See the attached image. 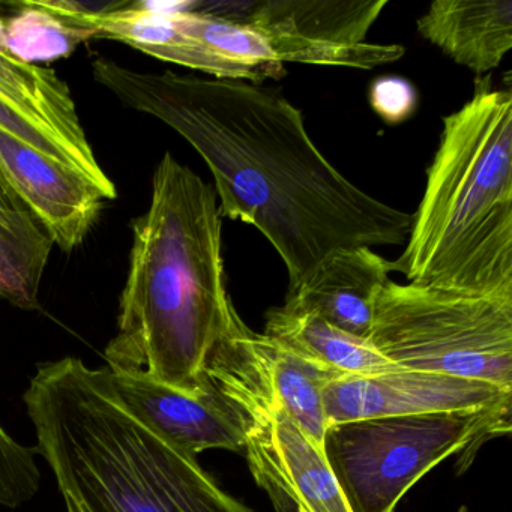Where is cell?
Wrapping results in <instances>:
<instances>
[{
    "instance_id": "obj_16",
    "label": "cell",
    "mask_w": 512,
    "mask_h": 512,
    "mask_svg": "<svg viewBox=\"0 0 512 512\" xmlns=\"http://www.w3.org/2000/svg\"><path fill=\"white\" fill-rule=\"evenodd\" d=\"M263 334L340 376H377L401 370L380 355L368 338L349 334L316 314L272 308L266 314Z\"/></svg>"
},
{
    "instance_id": "obj_17",
    "label": "cell",
    "mask_w": 512,
    "mask_h": 512,
    "mask_svg": "<svg viewBox=\"0 0 512 512\" xmlns=\"http://www.w3.org/2000/svg\"><path fill=\"white\" fill-rule=\"evenodd\" d=\"M0 98L22 110L83 157L97 160L67 83L49 68L17 58L0 40Z\"/></svg>"
},
{
    "instance_id": "obj_11",
    "label": "cell",
    "mask_w": 512,
    "mask_h": 512,
    "mask_svg": "<svg viewBox=\"0 0 512 512\" xmlns=\"http://www.w3.org/2000/svg\"><path fill=\"white\" fill-rule=\"evenodd\" d=\"M0 176L65 253L85 242L107 200L82 173L2 130Z\"/></svg>"
},
{
    "instance_id": "obj_20",
    "label": "cell",
    "mask_w": 512,
    "mask_h": 512,
    "mask_svg": "<svg viewBox=\"0 0 512 512\" xmlns=\"http://www.w3.org/2000/svg\"><path fill=\"white\" fill-rule=\"evenodd\" d=\"M0 130L16 137L20 142L32 146L46 157L53 158L76 172L82 173L92 184L100 188L107 200L116 199L118 196L115 184L101 169L98 160H89V158L83 157L61 137L52 133L49 128L44 127L17 107L11 106L2 98H0Z\"/></svg>"
},
{
    "instance_id": "obj_21",
    "label": "cell",
    "mask_w": 512,
    "mask_h": 512,
    "mask_svg": "<svg viewBox=\"0 0 512 512\" xmlns=\"http://www.w3.org/2000/svg\"><path fill=\"white\" fill-rule=\"evenodd\" d=\"M374 112L389 124H398L415 112L416 91L407 80L385 77L374 82L370 91Z\"/></svg>"
},
{
    "instance_id": "obj_10",
    "label": "cell",
    "mask_w": 512,
    "mask_h": 512,
    "mask_svg": "<svg viewBox=\"0 0 512 512\" xmlns=\"http://www.w3.org/2000/svg\"><path fill=\"white\" fill-rule=\"evenodd\" d=\"M221 400L241 424L254 481L274 482L304 512H352L323 449L286 410L265 401Z\"/></svg>"
},
{
    "instance_id": "obj_12",
    "label": "cell",
    "mask_w": 512,
    "mask_h": 512,
    "mask_svg": "<svg viewBox=\"0 0 512 512\" xmlns=\"http://www.w3.org/2000/svg\"><path fill=\"white\" fill-rule=\"evenodd\" d=\"M109 377L122 403L185 454L244 451L238 418L209 383L202 394L190 395L137 374L109 370Z\"/></svg>"
},
{
    "instance_id": "obj_5",
    "label": "cell",
    "mask_w": 512,
    "mask_h": 512,
    "mask_svg": "<svg viewBox=\"0 0 512 512\" xmlns=\"http://www.w3.org/2000/svg\"><path fill=\"white\" fill-rule=\"evenodd\" d=\"M368 340L397 367L512 391V298L389 280Z\"/></svg>"
},
{
    "instance_id": "obj_22",
    "label": "cell",
    "mask_w": 512,
    "mask_h": 512,
    "mask_svg": "<svg viewBox=\"0 0 512 512\" xmlns=\"http://www.w3.org/2000/svg\"><path fill=\"white\" fill-rule=\"evenodd\" d=\"M37 221L22 200L8 187L7 182L0 176V223L7 226H23Z\"/></svg>"
},
{
    "instance_id": "obj_18",
    "label": "cell",
    "mask_w": 512,
    "mask_h": 512,
    "mask_svg": "<svg viewBox=\"0 0 512 512\" xmlns=\"http://www.w3.org/2000/svg\"><path fill=\"white\" fill-rule=\"evenodd\" d=\"M53 241L38 221L23 226L0 223V296L14 307L37 310L41 281Z\"/></svg>"
},
{
    "instance_id": "obj_9",
    "label": "cell",
    "mask_w": 512,
    "mask_h": 512,
    "mask_svg": "<svg viewBox=\"0 0 512 512\" xmlns=\"http://www.w3.org/2000/svg\"><path fill=\"white\" fill-rule=\"evenodd\" d=\"M512 391L482 380L401 370L343 376L323 388L328 425L383 416L434 413H511Z\"/></svg>"
},
{
    "instance_id": "obj_23",
    "label": "cell",
    "mask_w": 512,
    "mask_h": 512,
    "mask_svg": "<svg viewBox=\"0 0 512 512\" xmlns=\"http://www.w3.org/2000/svg\"><path fill=\"white\" fill-rule=\"evenodd\" d=\"M262 490L266 491L269 499H271L272 505H274L275 511L277 512H304L301 506L283 490L278 487L277 484L271 481H259L256 482Z\"/></svg>"
},
{
    "instance_id": "obj_6",
    "label": "cell",
    "mask_w": 512,
    "mask_h": 512,
    "mask_svg": "<svg viewBox=\"0 0 512 512\" xmlns=\"http://www.w3.org/2000/svg\"><path fill=\"white\" fill-rule=\"evenodd\" d=\"M511 413L383 416L326 428L323 454L352 512H394L433 467L458 455V472L482 443L509 434Z\"/></svg>"
},
{
    "instance_id": "obj_14",
    "label": "cell",
    "mask_w": 512,
    "mask_h": 512,
    "mask_svg": "<svg viewBox=\"0 0 512 512\" xmlns=\"http://www.w3.org/2000/svg\"><path fill=\"white\" fill-rule=\"evenodd\" d=\"M67 23L88 32L91 38L121 41L152 58L202 71L215 79L245 80L259 85L250 70L221 58L211 47L182 32L173 22L169 8L161 10L145 2L133 4L124 0L121 7L109 13Z\"/></svg>"
},
{
    "instance_id": "obj_3",
    "label": "cell",
    "mask_w": 512,
    "mask_h": 512,
    "mask_svg": "<svg viewBox=\"0 0 512 512\" xmlns=\"http://www.w3.org/2000/svg\"><path fill=\"white\" fill-rule=\"evenodd\" d=\"M23 401L67 512H254L128 409L107 367L43 362Z\"/></svg>"
},
{
    "instance_id": "obj_7",
    "label": "cell",
    "mask_w": 512,
    "mask_h": 512,
    "mask_svg": "<svg viewBox=\"0 0 512 512\" xmlns=\"http://www.w3.org/2000/svg\"><path fill=\"white\" fill-rule=\"evenodd\" d=\"M388 0H263L214 4L206 10L259 32L280 64L373 70L403 58L400 44L367 43Z\"/></svg>"
},
{
    "instance_id": "obj_19",
    "label": "cell",
    "mask_w": 512,
    "mask_h": 512,
    "mask_svg": "<svg viewBox=\"0 0 512 512\" xmlns=\"http://www.w3.org/2000/svg\"><path fill=\"white\" fill-rule=\"evenodd\" d=\"M17 19L5 28V46L22 61L34 64L35 59H53L65 56L82 40L91 38L88 32L71 28L52 14L23 2Z\"/></svg>"
},
{
    "instance_id": "obj_13",
    "label": "cell",
    "mask_w": 512,
    "mask_h": 512,
    "mask_svg": "<svg viewBox=\"0 0 512 512\" xmlns=\"http://www.w3.org/2000/svg\"><path fill=\"white\" fill-rule=\"evenodd\" d=\"M391 262L371 248L329 254L287 290V310L316 314L356 337L368 338L377 293L391 278Z\"/></svg>"
},
{
    "instance_id": "obj_1",
    "label": "cell",
    "mask_w": 512,
    "mask_h": 512,
    "mask_svg": "<svg viewBox=\"0 0 512 512\" xmlns=\"http://www.w3.org/2000/svg\"><path fill=\"white\" fill-rule=\"evenodd\" d=\"M98 85L154 116L205 160L221 217L256 227L286 265L289 289L329 254L404 245L413 217L349 181L317 148L289 100L245 80L143 73L97 58Z\"/></svg>"
},
{
    "instance_id": "obj_8",
    "label": "cell",
    "mask_w": 512,
    "mask_h": 512,
    "mask_svg": "<svg viewBox=\"0 0 512 512\" xmlns=\"http://www.w3.org/2000/svg\"><path fill=\"white\" fill-rule=\"evenodd\" d=\"M220 397L265 401L286 410L323 449V388L340 374L319 367L245 325L238 313L205 368Z\"/></svg>"
},
{
    "instance_id": "obj_2",
    "label": "cell",
    "mask_w": 512,
    "mask_h": 512,
    "mask_svg": "<svg viewBox=\"0 0 512 512\" xmlns=\"http://www.w3.org/2000/svg\"><path fill=\"white\" fill-rule=\"evenodd\" d=\"M131 227L130 268L106 367L202 394L209 356L238 313L227 292L217 194L167 152L152 178L151 205Z\"/></svg>"
},
{
    "instance_id": "obj_15",
    "label": "cell",
    "mask_w": 512,
    "mask_h": 512,
    "mask_svg": "<svg viewBox=\"0 0 512 512\" xmlns=\"http://www.w3.org/2000/svg\"><path fill=\"white\" fill-rule=\"evenodd\" d=\"M416 28L452 61L482 77L512 49V2L436 0Z\"/></svg>"
},
{
    "instance_id": "obj_4",
    "label": "cell",
    "mask_w": 512,
    "mask_h": 512,
    "mask_svg": "<svg viewBox=\"0 0 512 512\" xmlns=\"http://www.w3.org/2000/svg\"><path fill=\"white\" fill-rule=\"evenodd\" d=\"M404 253L391 272L418 286L512 298V94L478 77L443 118Z\"/></svg>"
}]
</instances>
